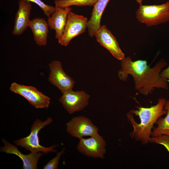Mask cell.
Listing matches in <instances>:
<instances>
[{
	"instance_id": "1",
	"label": "cell",
	"mask_w": 169,
	"mask_h": 169,
	"mask_svg": "<svg viewBox=\"0 0 169 169\" xmlns=\"http://www.w3.org/2000/svg\"><path fill=\"white\" fill-rule=\"evenodd\" d=\"M120 61L121 68L118 73L120 79L126 81L128 75H131L136 90L141 94L147 95L155 88L168 90L167 80L160 75L161 69L167 65L164 59H161L152 68L148 65L145 60L132 61L130 57Z\"/></svg>"
},
{
	"instance_id": "14",
	"label": "cell",
	"mask_w": 169,
	"mask_h": 169,
	"mask_svg": "<svg viewBox=\"0 0 169 169\" xmlns=\"http://www.w3.org/2000/svg\"><path fill=\"white\" fill-rule=\"evenodd\" d=\"M55 8L54 12L50 17L48 18L47 22L50 28L55 30V37L59 42L62 37L68 15L71 11V8L70 7Z\"/></svg>"
},
{
	"instance_id": "19",
	"label": "cell",
	"mask_w": 169,
	"mask_h": 169,
	"mask_svg": "<svg viewBox=\"0 0 169 169\" xmlns=\"http://www.w3.org/2000/svg\"><path fill=\"white\" fill-rule=\"evenodd\" d=\"M26 1L34 3L37 4L43 11L44 14L49 18L54 12L56 10L55 7L47 4L41 0H26Z\"/></svg>"
},
{
	"instance_id": "18",
	"label": "cell",
	"mask_w": 169,
	"mask_h": 169,
	"mask_svg": "<svg viewBox=\"0 0 169 169\" xmlns=\"http://www.w3.org/2000/svg\"><path fill=\"white\" fill-rule=\"evenodd\" d=\"M98 0H55V7L65 8L75 6H94Z\"/></svg>"
},
{
	"instance_id": "6",
	"label": "cell",
	"mask_w": 169,
	"mask_h": 169,
	"mask_svg": "<svg viewBox=\"0 0 169 169\" xmlns=\"http://www.w3.org/2000/svg\"><path fill=\"white\" fill-rule=\"evenodd\" d=\"M88 22L86 18L70 11L68 14L64 33L59 43L62 46H67L73 38L85 32L88 27Z\"/></svg>"
},
{
	"instance_id": "13",
	"label": "cell",
	"mask_w": 169,
	"mask_h": 169,
	"mask_svg": "<svg viewBox=\"0 0 169 169\" xmlns=\"http://www.w3.org/2000/svg\"><path fill=\"white\" fill-rule=\"evenodd\" d=\"M18 4L12 32L13 35L18 36L22 34L28 27L32 8L30 2L26 0H19Z\"/></svg>"
},
{
	"instance_id": "21",
	"label": "cell",
	"mask_w": 169,
	"mask_h": 169,
	"mask_svg": "<svg viewBox=\"0 0 169 169\" xmlns=\"http://www.w3.org/2000/svg\"><path fill=\"white\" fill-rule=\"evenodd\" d=\"M149 143L161 145L165 147L169 153V136L161 135L151 137Z\"/></svg>"
},
{
	"instance_id": "16",
	"label": "cell",
	"mask_w": 169,
	"mask_h": 169,
	"mask_svg": "<svg viewBox=\"0 0 169 169\" xmlns=\"http://www.w3.org/2000/svg\"><path fill=\"white\" fill-rule=\"evenodd\" d=\"M109 0H98L94 6L90 19L88 22V32L91 37L95 35L100 26L101 17Z\"/></svg>"
},
{
	"instance_id": "3",
	"label": "cell",
	"mask_w": 169,
	"mask_h": 169,
	"mask_svg": "<svg viewBox=\"0 0 169 169\" xmlns=\"http://www.w3.org/2000/svg\"><path fill=\"white\" fill-rule=\"evenodd\" d=\"M53 120L51 117H48L44 121L36 119L33 123L31 128V132L27 136L20 138L14 141L15 145L22 148H24L30 152H42L47 154L49 152H57L54 148L59 145L54 144L49 147L41 145L39 143L38 133L41 130L46 126L51 124Z\"/></svg>"
},
{
	"instance_id": "2",
	"label": "cell",
	"mask_w": 169,
	"mask_h": 169,
	"mask_svg": "<svg viewBox=\"0 0 169 169\" xmlns=\"http://www.w3.org/2000/svg\"><path fill=\"white\" fill-rule=\"evenodd\" d=\"M166 99L160 98L157 103L150 107H137V109L131 110L126 117L133 127L130 133L131 138L141 141L143 145L149 143L154 125L158 118L167 114L164 109Z\"/></svg>"
},
{
	"instance_id": "10",
	"label": "cell",
	"mask_w": 169,
	"mask_h": 169,
	"mask_svg": "<svg viewBox=\"0 0 169 169\" xmlns=\"http://www.w3.org/2000/svg\"><path fill=\"white\" fill-rule=\"evenodd\" d=\"M50 73L48 81L56 87L62 93L72 89L75 82L63 70L61 62L52 61L49 64Z\"/></svg>"
},
{
	"instance_id": "5",
	"label": "cell",
	"mask_w": 169,
	"mask_h": 169,
	"mask_svg": "<svg viewBox=\"0 0 169 169\" xmlns=\"http://www.w3.org/2000/svg\"><path fill=\"white\" fill-rule=\"evenodd\" d=\"M10 90L25 98L36 109L46 108L49 105L50 98L38 91L35 87L12 83Z\"/></svg>"
},
{
	"instance_id": "17",
	"label": "cell",
	"mask_w": 169,
	"mask_h": 169,
	"mask_svg": "<svg viewBox=\"0 0 169 169\" xmlns=\"http://www.w3.org/2000/svg\"><path fill=\"white\" fill-rule=\"evenodd\" d=\"M164 109L167 111V114L164 118L161 117L157 120L156 124L157 126L153 127L151 136H156L161 135L169 136V100H166Z\"/></svg>"
},
{
	"instance_id": "11",
	"label": "cell",
	"mask_w": 169,
	"mask_h": 169,
	"mask_svg": "<svg viewBox=\"0 0 169 169\" xmlns=\"http://www.w3.org/2000/svg\"><path fill=\"white\" fill-rule=\"evenodd\" d=\"M3 146L0 147V152L8 154L15 155L22 160V169H37V164L40 158L44 154L42 152H30L25 155L21 152L15 146L10 143L4 138L1 140Z\"/></svg>"
},
{
	"instance_id": "7",
	"label": "cell",
	"mask_w": 169,
	"mask_h": 169,
	"mask_svg": "<svg viewBox=\"0 0 169 169\" xmlns=\"http://www.w3.org/2000/svg\"><path fill=\"white\" fill-rule=\"evenodd\" d=\"M66 131L72 136L79 139L98 134L99 129L89 118L84 116L73 117L66 124Z\"/></svg>"
},
{
	"instance_id": "9",
	"label": "cell",
	"mask_w": 169,
	"mask_h": 169,
	"mask_svg": "<svg viewBox=\"0 0 169 169\" xmlns=\"http://www.w3.org/2000/svg\"><path fill=\"white\" fill-rule=\"evenodd\" d=\"M90 96L83 91L72 89L62 93L59 101L70 114L83 110L89 104Z\"/></svg>"
},
{
	"instance_id": "22",
	"label": "cell",
	"mask_w": 169,
	"mask_h": 169,
	"mask_svg": "<svg viewBox=\"0 0 169 169\" xmlns=\"http://www.w3.org/2000/svg\"><path fill=\"white\" fill-rule=\"evenodd\" d=\"M160 75L162 78L169 81V66L161 72Z\"/></svg>"
},
{
	"instance_id": "12",
	"label": "cell",
	"mask_w": 169,
	"mask_h": 169,
	"mask_svg": "<svg viewBox=\"0 0 169 169\" xmlns=\"http://www.w3.org/2000/svg\"><path fill=\"white\" fill-rule=\"evenodd\" d=\"M95 36L97 41L116 59L121 60L125 57L116 38L105 25L101 26Z\"/></svg>"
},
{
	"instance_id": "4",
	"label": "cell",
	"mask_w": 169,
	"mask_h": 169,
	"mask_svg": "<svg viewBox=\"0 0 169 169\" xmlns=\"http://www.w3.org/2000/svg\"><path fill=\"white\" fill-rule=\"evenodd\" d=\"M136 16L140 22L148 26L166 23L169 21V1L159 5L140 4Z\"/></svg>"
},
{
	"instance_id": "23",
	"label": "cell",
	"mask_w": 169,
	"mask_h": 169,
	"mask_svg": "<svg viewBox=\"0 0 169 169\" xmlns=\"http://www.w3.org/2000/svg\"><path fill=\"white\" fill-rule=\"evenodd\" d=\"M136 1L137 3H139V4H142V2L143 0H136Z\"/></svg>"
},
{
	"instance_id": "15",
	"label": "cell",
	"mask_w": 169,
	"mask_h": 169,
	"mask_svg": "<svg viewBox=\"0 0 169 169\" xmlns=\"http://www.w3.org/2000/svg\"><path fill=\"white\" fill-rule=\"evenodd\" d=\"M28 27L33 33L36 44L40 46H46L47 44L49 32L47 21L43 18H36L30 20Z\"/></svg>"
},
{
	"instance_id": "8",
	"label": "cell",
	"mask_w": 169,
	"mask_h": 169,
	"mask_svg": "<svg viewBox=\"0 0 169 169\" xmlns=\"http://www.w3.org/2000/svg\"><path fill=\"white\" fill-rule=\"evenodd\" d=\"M79 140L76 148L80 153L89 157L104 158L106 144L102 136L98 134L88 138L83 137Z\"/></svg>"
},
{
	"instance_id": "20",
	"label": "cell",
	"mask_w": 169,
	"mask_h": 169,
	"mask_svg": "<svg viewBox=\"0 0 169 169\" xmlns=\"http://www.w3.org/2000/svg\"><path fill=\"white\" fill-rule=\"evenodd\" d=\"M65 148H63L59 152H56V155L50 160L43 167V169H57L61 157L64 153Z\"/></svg>"
}]
</instances>
